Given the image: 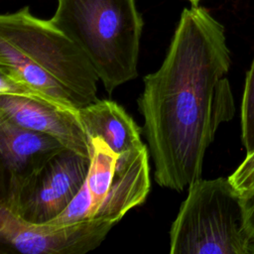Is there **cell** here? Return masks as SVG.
I'll list each match as a JSON object with an SVG mask.
<instances>
[{
    "instance_id": "14",
    "label": "cell",
    "mask_w": 254,
    "mask_h": 254,
    "mask_svg": "<svg viewBox=\"0 0 254 254\" xmlns=\"http://www.w3.org/2000/svg\"><path fill=\"white\" fill-rule=\"evenodd\" d=\"M241 194L245 211V225L251 236L249 254H254V190Z\"/></svg>"
},
{
    "instance_id": "10",
    "label": "cell",
    "mask_w": 254,
    "mask_h": 254,
    "mask_svg": "<svg viewBox=\"0 0 254 254\" xmlns=\"http://www.w3.org/2000/svg\"><path fill=\"white\" fill-rule=\"evenodd\" d=\"M90 165L85 182L66 206L52 223H72L95 216L111 187L118 155L100 138L89 140Z\"/></svg>"
},
{
    "instance_id": "3",
    "label": "cell",
    "mask_w": 254,
    "mask_h": 254,
    "mask_svg": "<svg viewBox=\"0 0 254 254\" xmlns=\"http://www.w3.org/2000/svg\"><path fill=\"white\" fill-rule=\"evenodd\" d=\"M50 19L88 57L105 90L138 76L144 27L135 0H57Z\"/></svg>"
},
{
    "instance_id": "8",
    "label": "cell",
    "mask_w": 254,
    "mask_h": 254,
    "mask_svg": "<svg viewBox=\"0 0 254 254\" xmlns=\"http://www.w3.org/2000/svg\"><path fill=\"white\" fill-rule=\"evenodd\" d=\"M78 115L88 142L92 138H100L118 155L116 171L123 169L146 146L141 140V128L113 100L97 99L79 108Z\"/></svg>"
},
{
    "instance_id": "4",
    "label": "cell",
    "mask_w": 254,
    "mask_h": 254,
    "mask_svg": "<svg viewBox=\"0 0 254 254\" xmlns=\"http://www.w3.org/2000/svg\"><path fill=\"white\" fill-rule=\"evenodd\" d=\"M250 241L242 194L228 177L189 186L170 229V253L249 254Z\"/></svg>"
},
{
    "instance_id": "6",
    "label": "cell",
    "mask_w": 254,
    "mask_h": 254,
    "mask_svg": "<svg viewBox=\"0 0 254 254\" xmlns=\"http://www.w3.org/2000/svg\"><path fill=\"white\" fill-rule=\"evenodd\" d=\"M0 119L48 134L64 147L89 158V142L78 109L0 71Z\"/></svg>"
},
{
    "instance_id": "9",
    "label": "cell",
    "mask_w": 254,
    "mask_h": 254,
    "mask_svg": "<svg viewBox=\"0 0 254 254\" xmlns=\"http://www.w3.org/2000/svg\"><path fill=\"white\" fill-rule=\"evenodd\" d=\"M61 148L64 146L48 134L0 119L2 186L26 176Z\"/></svg>"
},
{
    "instance_id": "11",
    "label": "cell",
    "mask_w": 254,
    "mask_h": 254,
    "mask_svg": "<svg viewBox=\"0 0 254 254\" xmlns=\"http://www.w3.org/2000/svg\"><path fill=\"white\" fill-rule=\"evenodd\" d=\"M149 149H141L123 169L116 171L111 187L94 217L117 224L132 208L142 204L151 190Z\"/></svg>"
},
{
    "instance_id": "13",
    "label": "cell",
    "mask_w": 254,
    "mask_h": 254,
    "mask_svg": "<svg viewBox=\"0 0 254 254\" xmlns=\"http://www.w3.org/2000/svg\"><path fill=\"white\" fill-rule=\"evenodd\" d=\"M228 179L241 193L254 190V151L246 155V158Z\"/></svg>"
},
{
    "instance_id": "2",
    "label": "cell",
    "mask_w": 254,
    "mask_h": 254,
    "mask_svg": "<svg viewBox=\"0 0 254 254\" xmlns=\"http://www.w3.org/2000/svg\"><path fill=\"white\" fill-rule=\"evenodd\" d=\"M0 71L76 109L98 99L99 77L85 53L28 6L0 16Z\"/></svg>"
},
{
    "instance_id": "5",
    "label": "cell",
    "mask_w": 254,
    "mask_h": 254,
    "mask_svg": "<svg viewBox=\"0 0 254 254\" xmlns=\"http://www.w3.org/2000/svg\"><path fill=\"white\" fill-rule=\"evenodd\" d=\"M90 158L67 148L52 153L21 179L2 186L0 204L36 224L59 216L82 188Z\"/></svg>"
},
{
    "instance_id": "15",
    "label": "cell",
    "mask_w": 254,
    "mask_h": 254,
    "mask_svg": "<svg viewBox=\"0 0 254 254\" xmlns=\"http://www.w3.org/2000/svg\"><path fill=\"white\" fill-rule=\"evenodd\" d=\"M189 2H190L191 5H197L201 0H188Z\"/></svg>"
},
{
    "instance_id": "7",
    "label": "cell",
    "mask_w": 254,
    "mask_h": 254,
    "mask_svg": "<svg viewBox=\"0 0 254 254\" xmlns=\"http://www.w3.org/2000/svg\"><path fill=\"white\" fill-rule=\"evenodd\" d=\"M116 225L104 217L72 223H30L0 204V238L23 254H84L97 248Z\"/></svg>"
},
{
    "instance_id": "1",
    "label": "cell",
    "mask_w": 254,
    "mask_h": 254,
    "mask_svg": "<svg viewBox=\"0 0 254 254\" xmlns=\"http://www.w3.org/2000/svg\"><path fill=\"white\" fill-rule=\"evenodd\" d=\"M225 30L207 9L181 13L161 66L144 77L138 107L156 183L183 191L201 179L217 129L235 114Z\"/></svg>"
},
{
    "instance_id": "12",
    "label": "cell",
    "mask_w": 254,
    "mask_h": 254,
    "mask_svg": "<svg viewBox=\"0 0 254 254\" xmlns=\"http://www.w3.org/2000/svg\"><path fill=\"white\" fill-rule=\"evenodd\" d=\"M240 119L241 141L249 154L254 151V59L245 77Z\"/></svg>"
}]
</instances>
